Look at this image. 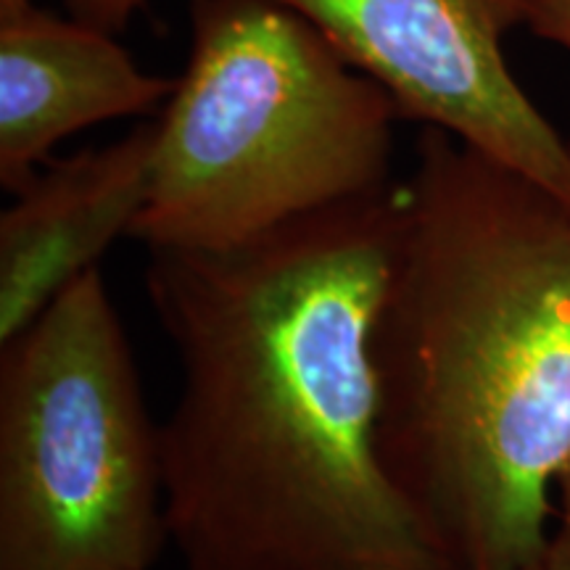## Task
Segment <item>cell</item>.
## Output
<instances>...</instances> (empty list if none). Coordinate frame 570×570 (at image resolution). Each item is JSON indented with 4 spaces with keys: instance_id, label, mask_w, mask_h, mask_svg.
<instances>
[{
    "instance_id": "obj_1",
    "label": "cell",
    "mask_w": 570,
    "mask_h": 570,
    "mask_svg": "<svg viewBox=\"0 0 570 570\" xmlns=\"http://www.w3.org/2000/svg\"><path fill=\"white\" fill-rule=\"evenodd\" d=\"M402 185L227 248H151L180 362L159 425L183 570H458L377 449L373 327Z\"/></svg>"
},
{
    "instance_id": "obj_2",
    "label": "cell",
    "mask_w": 570,
    "mask_h": 570,
    "mask_svg": "<svg viewBox=\"0 0 570 570\" xmlns=\"http://www.w3.org/2000/svg\"><path fill=\"white\" fill-rule=\"evenodd\" d=\"M373 327L377 449L458 570H531L570 460V204L417 135Z\"/></svg>"
},
{
    "instance_id": "obj_3",
    "label": "cell",
    "mask_w": 570,
    "mask_h": 570,
    "mask_svg": "<svg viewBox=\"0 0 570 570\" xmlns=\"http://www.w3.org/2000/svg\"><path fill=\"white\" fill-rule=\"evenodd\" d=\"M190 56L156 119L130 238L227 248L389 188L391 96L277 0H194Z\"/></svg>"
},
{
    "instance_id": "obj_4",
    "label": "cell",
    "mask_w": 570,
    "mask_h": 570,
    "mask_svg": "<svg viewBox=\"0 0 570 570\" xmlns=\"http://www.w3.org/2000/svg\"><path fill=\"white\" fill-rule=\"evenodd\" d=\"M0 352V570H151L159 428L101 269Z\"/></svg>"
},
{
    "instance_id": "obj_5",
    "label": "cell",
    "mask_w": 570,
    "mask_h": 570,
    "mask_svg": "<svg viewBox=\"0 0 570 570\" xmlns=\"http://www.w3.org/2000/svg\"><path fill=\"white\" fill-rule=\"evenodd\" d=\"M375 80L402 119L439 127L570 204V146L520 88L504 38L520 0H277Z\"/></svg>"
},
{
    "instance_id": "obj_6",
    "label": "cell",
    "mask_w": 570,
    "mask_h": 570,
    "mask_svg": "<svg viewBox=\"0 0 570 570\" xmlns=\"http://www.w3.org/2000/svg\"><path fill=\"white\" fill-rule=\"evenodd\" d=\"M156 122L51 159L0 214V346L27 331L69 285L130 238L148 202Z\"/></svg>"
},
{
    "instance_id": "obj_7",
    "label": "cell",
    "mask_w": 570,
    "mask_h": 570,
    "mask_svg": "<svg viewBox=\"0 0 570 570\" xmlns=\"http://www.w3.org/2000/svg\"><path fill=\"white\" fill-rule=\"evenodd\" d=\"M173 90L90 21L35 3L0 13V183L13 196L69 135L154 114Z\"/></svg>"
},
{
    "instance_id": "obj_8",
    "label": "cell",
    "mask_w": 570,
    "mask_h": 570,
    "mask_svg": "<svg viewBox=\"0 0 570 570\" xmlns=\"http://www.w3.org/2000/svg\"><path fill=\"white\" fill-rule=\"evenodd\" d=\"M520 6H523V27L570 53V0H520Z\"/></svg>"
},
{
    "instance_id": "obj_9",
    "label": "cell",
    "mask_w": 570,
    "mask_h": 570,
    "mask_svg": "<svg viewBox=\"0 0 570 570\" xmlns=\"http://www.w3.org/2000/svg\"><path fill=\"white\" fill-rule=\"evenodd\" d=\"M146 0H67L71 17L90 21L106 32H122Z\"/></svg>"
},
{
    "instance_id": "obj_10",
    "label": "cell",
    "mask_w": 570,
    "mask_h": 570,
    "mask_svg": "<svg viewBox=\"0 0 570 570\" xmlns=\"http://www.w3.org/2000/svg\"><path fill=\"white\" fill-rule=\"evenodd\" d=\"M560 489V518L558 529L550 533L547 541V552L541 566L544 570H570V460L558 475Z\"/></svg>"
},
{
    "instance_id": "obj_11",
    "label": "cell",
    "mask_w": 570,
    "mask_h": 570,
    "mask_svg": "<svg viewBox=\"0 0 570 570\" xmlns=\"http://www.w3.org/2000/svg\"><path fill=\"white\" fill-rule=\"evenodd\" d=\"M32 3V0H0V13H9V11H17L21 6Z\"/></svg>"
},
{
    "instance_id": "obj_12",
    "label": "cell",
    "mask_w": 570,
    "mask_h": 570,
    "mask_svg": "<svg viewBox=\"0 0 570 570\" xmlns=\"http://www.w3.org/2000/svg\"><path fill=\"white\" fill-rule=\"evenodd\" d=\"M531 570H544V566H541V562H539V566H537V568H531Z\"/></svg>"
}]
</instances>
